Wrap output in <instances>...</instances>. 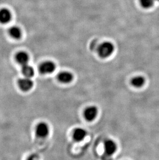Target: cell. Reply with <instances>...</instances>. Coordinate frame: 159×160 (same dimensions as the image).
Listing matches in <instances>:
<instances>
[{
    "mask_svg": "<svg viewBox=\"0 0 159 160\" xmlns=\"http://www.w3.org/2000/svg\"><path fill=\"white\" fill-rule=\"evenodd\" d=\"M115 47L114 44L110 42H104L97 47V52L99 57L107 58L111 56L114 52Z\"/></svg>",
    "mask_w": 159,
    "mask_h": 160,
    "instance_id": "cell-1",
    "label": "cell"
},
{
    "mask_svg": "<svg viewBox=\"0 0 159 160\" xmlns=\"http://www.w3.org/2000/svg\"><path fill=\"white\" fill-rule=\"evenodd\" d=\"M98 109L96 106H89L86 107L83 112L84 118L88 122L94 121L98 115Z\"/></svg>",
    "mask_w": 159,
    "mask_h": 160,
    "instance_id": "cell-2",
    "label": "cell"
},
{
    "mask_svg": "<svg viewBox=\"0 0 159 160\" xmlns=\"http://www.w3.org/2000/svg\"><path fill=\"white\" fill-rule=\"evenodd\" d=\"M104 148L105 155L110 157L114 155L117 151V143L113 139H106L104 142Z\"/></svg>",
    "mask_w": 159,
    "mask_h": 160,
    "instance_id": "cell-3",
    "label": "cell"
},
{
    "mask_svg": "<svg viewBox=\"0 0 159 160\" xmlns=\"http://www.w3.org/2000/svg\"><path fill=\"white\" fill-rule=\"evenodd\" d=\"M36 136L38 138H47L50 133L49 126L47 123L41 122L36 126L35 130Z\"/></svg>",
    "mask_w": 159,
    "mask_h": 160,
    "instance_id": "cell-4",
    "label": "cell"
},
{
    "mask_svg": "<svg viewBox=\"0 0 159 160\" xmlns=\"http://www.w3.org/2000/svg\"><path fill=\"white\" fill-rule=\"evenodd\" d=\"M56 65L51 61H47L43 62L39 66V72L43 75L50 74L55 71Z\"/></svg>",
    "mask_w": 159,
    "mask_h": 160,
    "instance_id": "cell-5",
    "label": "cell"
},
{
    "mask_svg": "<svg viewBox=\"0 0 159 160\" xmlns=\"http://www.w3.org/2000/svg\"><path fill=\"white\" fill-rule=\"evenodd\" d=\"M18 86L21 90L27 92L33 88V82L30 78L24 77L18 80Z\"/></svg>",
    "mask_w": 159,
    "mask_h": 160,
    "instance_id": "cell-6",
    "label": "cell"
},
{
    "mask_svg": "<svg viewBox=\"0 0 159 160\" xmlns=\"http://www.w3.org/2000/svg\"><path fill=\"white\" fill-rule=\"evenodd\" d=\"M87 132L82 128H75L72 133V138L76 142H81L83 141L87 136Z\"/></svg>",
    "mask_w": 159,
    "mask_h": 160,
    "instance_id": "cell-7",
    "label": "cell"
},
{
    "mask_svg": "<svg viewBox=\"0 0 159 160\" xmlns=\"http://www.w3.org/2000/svg\"><path fill=\"white\" fill-rule=\"evenodd\" d=\"M57 79L60 83L68 84L74 80V77L71 72L67 71L61 72L57 75Z\"/></svg>",
    "mask_w": 159,
    "mask_h": 160,
    "instance_id": "cell-8",
    "label": "cell"
},
{
    "mask_svg": "<svg viewBox=\"0 0 159 160\" xmlns=\"http://www.w3.org/2000/svg\"><path fill=\"white\" fill-rule=\"evenodd\" d=\"M16 60L18 63L22 66H23L28 64L29 56L26 52H20L16 55Z\"/></svg>",
    "mask_w": 159,
    "mask_h": 160,
    "instance_id": "cell-9",
    "label": "cell"
},
{
    "mask_svg": "<svg viewBox=\"0 0 159 160\" xmlns=\"http://www.w3.org/2000/svg\"><path fill=\"white\" fill-rule=\"evenodd\" d=\"M12 18V14L7 8H3L0 10V22L5 24L9 22Z\"/></svg>",
    "mask_w": 159,
    "mask_h": 160,
    "instance_id": "cell-10",
    "label": "cell"
},
{
    "mask_svg": "<svg viewBox=\"0 0 159 160\" xmlns=\"http://www.w3.org/2000/svg\"><path fill=\"white\" fill-rule=\"evenodd\" d=\"M145 83V79L141 76H137L131 80V84L136 88H142Z\"/></svg>",
    "mask_w": 159,
    "mask_h": 160,
    "instance_id": "cell-11",
    "label": "cell"
},
{
    "mask_svg": "<svg viewBox=\"0 0 159 160\" xmlns=\"http://www.w3.org/2000/svg\"><path fill=\"white\" fill-rule=\"evenodd\" d=\"M22 72L25 77L30 78L33 77L34 75V70L31 65L28 64L22 66Z\"/></svg>",
    "mask_w": 159,
    "mask_h": 160,
    "instance_id": "cell-12",
    "label": "cell"
},
{
    "mask_svg": "<svg viewBox=\"0 0 159 160\" xmlns=\"http://www.w3.org/2000/svg\"><path fill=\"white\" fill-rule=\"evenodd\" d=\"M9 35L11 37L15 39H18L20 38L22 35V32L19 28L16 26H13L9 29Z\"/></svg>",
    "mask_w": 159,
    "mask_h": 160,
    "instance_id": "cell-13",
    "label": "cell"
},
{
    "mask_svg": "<svg viewBox=\"0 0 159 160\" xmlns=\"http://www.w3.org/2000/svg\"><path fill=\"white\" fill-rule=\"evenodd\" d=\"M140 4L143 8H149L153 6L154 0H140Z\"/></svg>",
    "mask_w": 159,
    "mask_h": 160,
    "instance_id": "cell-14",
    "label": "cell"
},
{
    "mask_svg": "<svg viewBox=\"0 0 159 160\" xmlns=\"http://www.w3.org/2000/svg\"><path fill=\"white\" fill-rule=\"evenodd\" d=\"M26 160H37V158L35 155H31L27 158Z\"/></svg>",
    "mask_w": 159,
    "mask_h": 160,
    "instance_id": "cell-15",
    "label": "cell"
},
{
    "mask_svg": "<svg viewBox=\"0 0 159 160\" xmlns=\"http://www.w3.org/2000/svg\"><path fill=\"white\" fill-rule=\"evenodd\" d=\"M156 1H159V0H156Z\"/></svg>",
    "mask_w": 159,
    "mask_h": 160,
    "instance_id": "cell-16",
    "label": "cell"
}]
</instances>
